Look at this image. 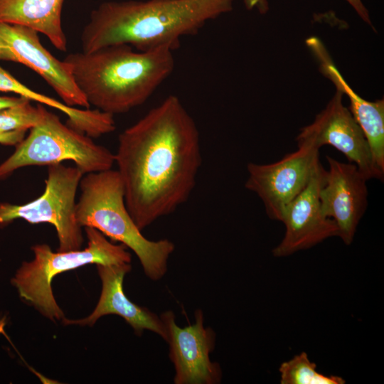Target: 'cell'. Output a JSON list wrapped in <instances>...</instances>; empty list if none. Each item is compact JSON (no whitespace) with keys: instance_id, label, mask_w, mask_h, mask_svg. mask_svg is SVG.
<instances>
[{"instance_id":"cell-1","label":"cell","mask_w":384,"mask_h":384,"mask_svg":"<svg viewBox=\"0 0 384 384\" xmlns=\"http://www.w3.org/2000/svg\"><path fill=\"white\" fill-rule=\"evenodd\" d=\"M114 163L127 208L141 230L188 199L201 164L200 134L177 96L120 133Z\"/></svg>"},{"instance_id":"cell-2","label":"cell","mask_w":384,"mask_h":384,"mask_svg":"<svg viewBox=\"0 0 384 384\" xmlns=\"http://www.w3.org/2000/svg\"><path fill=\"white\" fill-rule=\"evenodd\" d=\"M234 0L110 1L94 9L82 29V51L127 44L140 51L178 48L181 39L233 9Z\"/></svg>"},{"instance_id":"cell-3","label":"cell","mask_w":384,"mask_h":384,"mask_svg":"<svg viewBox=\"0 0 384 384\" xmlns=\"http://www.w3.org/2000/svg\"><path fill=\"white\" fill-rule=\"evenodd\" d=\"M173 52L115 44L72 53L63 60L89 105L114 116L144 104L170 76L175 66Z\"/></svg>"},{"instance_id":"cell-4","label":"cell","mask_w":384,"mask_h":384,"mask_svg":"<svg viewBox=\"0 0 384 384\" xmlns=\"http://www.w3.org/2000/svg\"><path fill=\"white\" fill-rule=\"evenodd\" d=\"M79 186L80 195L76 203L78 224L94 228L131 249L146 275L152 280L160 279L166 272L174 244L167 239L150 240L142 234L127 208L117 170L85 174Z\"/></svg>"},{"instance_id":"cell-5","label":"cell","mask_w":384,"mask_h":384,"mask_svg":"<svg viewBox=\"0 0 384 384\" xmlns=\"http://www.w3.org/2000/svg\"><path fill=\"white\" fill-rule=\"evenodd\" d=\"M85 230L88 242L83 250L54 252L46 244L33 246V260L23 262L11 280L21 298L53 321L65 318L52 292L51 281L55 275L87 264L131 262V254L124 245L113 244L94 228L85 227Z\"/></svg>"},{"instance_id":"cell-6","label":"cell","mask_w":384,"mask_h":384,"mask_svg":"<svg viewBox=\"0 0 384 384\" xmlns=\"http://www.w3.org/2000/svg\"><path fill=\"white\" fill-rule=\"evenodd\" d=\"M15 151L0 164V180L18 169L49 166L73 161L84 174L112 169L114 154L91 137L63 124L47 110L43 120L31 128Z\"/></svg>"},{"instance_id":"cell-7","label":"cell","mask_w":384,"mask_h":384,"mask_svg":"<svg viewBox=\"0 0 384 384\" xmlns=\"http://www.w3.org/2000/svg\"><path fill=\"white\" fill-rule=\"evenodd\" d=\"M84 173L77 166H48L43 193L24 205L0 203V227L21 218L30 223H48L55 228L59 252L78 250L83 243L76 218L75 196Z\"/></svg>"},{"instance_id":"cell-8","label":"cell","mask_w":384,"mask_h":384,"mask_svg":"<svg viewBox=\"0 0 384 384\" xmlns=\"http://www.w3.org/2000/svg\"><path fill=\"white\" fill-rule=\"evenodd\" d=\"M298 149L269 164L249 163L245 187L263 202L267 216L282 221L284 208L306 186L320 164L319 148L307 137L298 135Z\"/></svg>"},{"instance_id":"cell-9","label":"cell","mask_w":384,"mask_h":384,"mask_svg":"<svg viewBox=\"0 0 384 384\" xmlns=\"http://www.w3.org/2000/svg\"><path fill=\"white\" fill-rule=\"evenodd\" d=\"M0 60L18 63L36 72L66 105L89 108L90 105L77 87L68 64L54 57L41 44L35 30L0 22Z\"/></svg>"},{"instance_id":"cell-10","label":"cell","mask_w":384,"mask_h":384,"mask_svg":"<svg viewBox=\"0 0 384 384\" xmlns=\"http://www.w3.org/2000/svg\"><path fill=\"white\" fill-rule=\"evenodd\" d=\"M166 330L169 358L175 368L176 384H217L221 381L222 370L212 362L210 354L215 345V334L204 326L203 314L195 312V323L179 327L171 311L160 316Z\"/></svg>"},{"instance_id":"cell-11","label":"cell","mask_w":384,"mask_h":384,"mask_svg":"<svg viewBox=\"0 0 384 384\" xmlns=\"http://www.w3.org/2000/svg\"><path fill=\"white\" fill-rule=\"evenodd\" d=\"M326 174L320 163L304 188L284 208L281 222L285 225V233L272 250L274 257H287L338 236L336 223L321 210L319 191Z\"/></svg>"},{"instance_id":"cell-12","label":"cell","mask_w":384,"mask_h":384,"mask_svg":"<svg viewBox=\"0 0 384 384\" xmlns=\"http://www.w3.org/2000/svg\"><path fill=\"white\" fill-rule=\"evenodd\" d=\"M343 94L336 92L314 121L303 127L299 134L311 138L320 149L334 146L350 163L357 166L368 179L383 180L384 173L375 166L367 139L348 108L343 102Z\"/></svg>"},{"instance_id":"cell-13","label":"cell","mask_w":384,"mask_h":384,"mask_svg":"<svg viewBox=\"0 0 384 384\" xmlns=\"http://www.w3.org/2000/svg\"><path fill=\"white\" fill-rule=\"evenodd\" d=\"M326 159L329 170L319 191L321 210L336 223L338 237L348 245L368 205V179L353 163L340 162L329 156Z\"/></svg>"},{"instance_id":"cell-14","label":"cell","mask_w":384,"mask_h":384,"mask_svg":"<svg viewBox=\"0 0 384 384\" xmlns=\"http://www.w3.org/2000/svg\"><path fill=\"white\" fill-rule=\"evenodd\" d=\"M97 268L102 287L95 309L90 316L84 319L70 320L64 318L63 324L92 326L102 316L116 314L122 317L137 335L141 336L144 330H149L166 341V330L161 317L147 308L131 302L124 292V277L131 270L130 263L97 265Z\"/></svg>"},{"instance_id":"cell-15","label":"cell","mask_w":384,"mask_h":384,"mask_svg":"<svg viewBox=\"0 0 384 384\" xmlns=\"http://www.w3.org/2000/svg\"><path fill=\"white\" fill-rule=\"evenodd\" d=\"M306 44L318 61L320 72L348 97V109L367 139L375 166L384 173V100L368 101L356 93L345 80L319 38L310 37Z\"/></svg>"},{"instance_id":"cell-16","label":"cell","mask_w":384,"mask_h":384,"mask_svg":"<svg viewBox=\"0 0 384 384\" xmlns=\"http://www.w3.org/2000/svg\"><path fill=\"white\" fill-rule=\"evenodd\" d=\"M64 0H0V22L18 24L44 34L61 51L67 50L62 28Z\"/></svg>"},{"instance_id":"cell-17","label":"cell","mask_w":384,"mask_h":384,"mask_svg":"<svg viewBox=\"0 0 384 384\" xmlns=\"http://www.w3.org/2000/svg\"><path fill=\"white\" fill-rule=\"evenodd\" d=\"M281 384H344L346 380L338 375H326L316 370L306 353L301 352L279 368Z\"/></svg>"},{"instance_id":"cell-18","label":"cell","mask_w":384,"mask_h":384,"mask_svg":"<svg viewBox=\"0 0 384 384\" xmlns=\"http://www.w3.org/2000/svg\"><path fill=\"white\" fill-rule=\"evenodd\" d=\"M47 110L38 103L33 106L28 100L22 104L0 110V134L30 129L44 118Z\"/></svg>"},{"instance_id":"cell-19","label":"cell","mask_w":384,"mask_h":384,"mask_svg":"<svg viewBox=\"0 0 384 384\" xmlns=\"http://www.w3.org/2000/svg\"><path fill=\"white\" fill-rule=\"evenodd\" d=\"M26 130L13 131L0 134V144L17 145L25 137Z\"/></svg>"},{"instance_id":"cell-20","label":"cell","mask_w":384,"mask_h":384,"mask_svg":"<svg viewBox=\"0 0 384 384\" xmlns=\"http://www.w3.org/2000/svg\"><path fill=\"white\" fill-rule=\"evenodd\" d=\"M350 4V6L355 10L358 16L367 24L374 29L371 20L370 18L369 12L363 3L362 0H344Z\"/></svg>"},{"instance_id":"cell-21","label":"cell","mask_w":384,"mask_h":384,"mask_svg":"<svg viewBox=\"0 0 384 384\" xmlns=\"http://www.w3.org/2000/svg\"><path fill=\"white\" fill-rule=\"evenodd\" d=\"M248 10L257 11L260 14H266L269 10L268 0H242Z\"/></svg>"},{"instance_id":"cell-22","label":"cell","mask_w":384,"mask_h":384,"mask_svg":"<svg viewBox=\"0 0 384 384\" xmlns=\"http://www.w3.org/2000/svg\"><path fill=\"white\" fill-rule=\"evenodd\" d=\"M29 100L19 96V97H9V96H0V110L15 106L19 104H22Z\"/></svg>"}]
</instances>
